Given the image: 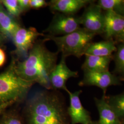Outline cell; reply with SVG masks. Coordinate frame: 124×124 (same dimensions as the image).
I'll use <instances>...</instances> for the list:
<instances>
[{
  "mask_svg": "<svg viewBox=\"0 0 124 124\" xmlns=\"http://www.w3.org/2000/svg\"><path fill=\"white\" fill-rule=\"evenodd\" d=\"M78 76L77 71H72L67 66L66 58L62 56L60 61L56 65L50 75L52 88L63 89L66 91L67 81L72 77Z\"/></svg>",
  "mask_w": 124,
  "mask_h": 124,
  "instance_id": "30bf717a",
  "label": "cell"
},
{
  "mask_svg": "<svg viewBox=\"0 0 124 124\" xmlns=\"http://www.w3.org/2000/svg\"><path fill=\"white\" fill-rule=\"evenodd\" d=\"M80 24V17L58 13L54 17L45 32L53 36H65L79 30Z\"/></svg>",
  "mask_w": 124,
  "mask_h": 124,
  "instance_id": "8992f818",
  "label": "cell"
},
{
  "mask_svg": "<svg viewBox=\"0 0 124 124\" xmlns=\"http://www.w3.org/2000/svg\"><path fill=\"white\" fill-rule=\"evenodd\" d=\"M0 1L6 8L7 12L13 18H18L22 13L18 6V0H3Z\"/></svg>",
  "mask_w": 124,
  "mask_h": 124,
  "instance_id": "d6986e66",
  "label": "cell"
},
{
  "mask_svg": "<svg viewBox=\"0 0 124 124\" xmlns=\"http://www.w3.org/2000/svg\"><path fill=\"white\" fill-rule=\"evenodd\" d=\"M85 60L82 69L84 72H105L108 71L113 56L99 57L85 54Z\"/></svg>",
  "mask_w": 124,
  "mask_h": 124,
  "instance_id": "5bb4252c",
  "label": "cell"
},
{
  "mask_svg": "<svg viewBox=\"0 0 124 124\" xmlns=\"http://www.w3.org/2000/svg\"><path fill=\"white\" fill-rule=\"evenodd\" d=\"M121 124H124V120L121 121Z\"/></svg>",
  "mask_w": 124,
  "mask_h": 124,
  "instance_id": "f546056e",
  "label": "cell"
},
{
  "mask_svg": "<svg viewBox=\"0 0 124 124\" xmlns=\"http://www.w3.org/2000/svg\"><path fill=\"white\" fill-rule=\"evenodd\" d=\"M42 35L35 28L20 27L12 38L15 46L14 53L18 58H26L29 51L35 44L36 40L39 36Z\"/></svg>",
  "mask_w": 124,
  "mask_h": 124,
  "instance_id": "5b68a950",
  "label": "cell"
},
{
  "mask_svg": "<svg viewBox=\"0 0 124 124\" xmlns=\"http://www.w3.org/2000/svg\"><path fill=\"white\" fill-rule=\"evenodd\" d=\"M4 38V37L0 33V44L2 42V40H3Z\"/></svg>",
  "mask_w": 124,
  "mask_h": 124,
  "instance_id": "83f0119b",
  "label": "cell"
},
{
  "mask_svg": "<svg viewBox=\"0 0 124 124\" xmlns=\"http://www.w3.org/2000/svg\"><path fill=\"white\" fill-rule=\"evenodd\" d=\"M93 1L89 0H52L48 3L51 9L62 14L74 15Z\"/></svg>",
  "mask_w": 124,
  "mask_h": 124,
  "instance_id": "8fae6325",
  "label": "cell"
},
{
  "mask_svg": "<svg viewBox=\"0 0 124 124\" xmlns=\"http://www.w3.org/2000/svg\"><path fill=\"white\" fill-rule=\"evenodd\" d=\"M92 3L80 17V22L84 29L96 35L104 33V17L100 7Z\"/></svg>",
  "mask_w": 124,
  "mask_h": 124,
  "instance_id": "ba28073f",
  "label": "cell"
},
{
  "mask_svg": "<svg viewBox=\"0 0 124 124\" xmlns=\"http://www.w3.org/2000/svg\"><path fill=\"white\" fill-rule=\"evenodd\" d=\"M21 27L0 2V33L5 38L12 39L16 31Z\"/></svg>",
  "mask_w": 124,
  "mask_h": 124,
  "instance_id": "9a60e30c",
  "label": "cell"
},
{
  "mask_svg": "<svg viewBox=\"0 0 124 124\" xmlns=\"http://www.w3.org/2000/svg\"><path fill=\"white\" fill-rule=\"evenodd\" d=\"M103 96L101 98H94V101L99 114L98 124H121V121L116 115Z\"/></svg>",
  "mask_w": 124,
  "mask_h": 124,
  "instance_id": "4fadbf2b",
  "label": "cell"
},
{
  "mask_svg": "<svg viewBox=\"0 0 124 124\" xmlns=\"http://www.w3.org/2000/svg\"><path fill=\"white\" fill-rule=\"evenodd\" d=\"M104 33L107 38L115 37L124 29V17L114 11H108L104 14Z\"/></svg>",
  "mask_w": 124,
  "mask_h": 124,
  "instance_id": "7c38bea8",
  "label": "cell"
},
{
  "mask_svg": "<svg viewBox=\"0 0 124 124\" xmlns=\"http://www.w3.org/2000/svg\"><path fill=\"white\" fill-rule=\"evenodd\" d=\"M6 60V56L4 51L0 48V67L3 65Z\"/></svg>",
  "mask_w": 124,
  "mask_h": 124,
  "instance_id": "cb8c5ba5",
  "label": "cell"
},
{
  "mask_svg": "<svg viewBox=\"0 0 124 124\" xmlns=\"http://www.w3.org/2000/svg\"><path fill=\"white\" fill-rule=\"evenodd\" d=\"M95 34L84 28L63 36H49L46 40H52L58 47V52L65 58L74 56L78 58L85 55Z\"/></svg>",
  "mask_w": 124,
  "mask_h": 124,
  "instance_id": "277c9868",
  "label": "cell"
},
{
  "mask_svg": "<svg viewBox=\"0 0 124 124\" xmlns=\"http://www.w3.org/2000/svg\"><path fill=\"white\" fill-rule=\"evenodd\" d=\"M88 124H98L97 121H92L91 122H90Z\"/></svg>",
  "mask_w": 124,
  "mask_h": 124,
  "instance_id": "f1b7e54d",
  "label": "cell"
},
{
  "mask_svg": "<svg viewBox=\"0 0 124 124\" xmlns=\"http://www.w3.org/2000/svg\"><path fill=\"white\" fill-rule=\"evenodd\" d=\"M124 2L123 0H99L98 5L102 9L108 11H114L116 12Z\"/></svg>",
  "mask_w": 124,
  "mask_h": 124,
  "instance_id": "ffe728a7",
  "label": "cell"
},
{
  "mask_svg": "<svg viewBox=\"0 0 124 124\" xmlns=\"http://www.w3.org/2000/svg\"><path fill=\"white\" fill-rule=\"evenodd\" d=\"M66 91L70 97V106L67 113L70 120V124H88L92 120L89 112L83 107L80 101V96L82 91L72 93L67 89Z\"/></svg>",
  "mask_w": 124,
  "mask_h": 124,
  "instance_id": "9c48e42d",
  "label": "cell"
},
{
  "mask_svg": "<svg viewBox=\"0 0 124 124\" xmlns=\"http://www.w3.org/2000/svg\"><path fill=\"white\" fill-rule=\"evenodd\" d=\"M117 47L115 42L111 40H105L92 43L89 45L85 54L99 57H111L115 52Z\"/></svg>",
  "mask_w": 124,
  "mask_h": 124,
  "instance_id": "2e32d148",
  "label": "cell"
},
{
  "mask_svg": "<svg viewBox=\"0 0 124 124\" xmlns=\"http://www.w3.org/2000/svg\"><path fill=\"white\" fill-rule=\"evenodd\" d=\"M47 3L44 0H30V5L31 8L34 9H39L46 6Z\"/></svg>",
  "mask_w": 124,
  "mask_h": 124,
  "instance_id": "7402d4cb",
  "label": "cell"
},
{
  "mask_svg": "<svg viewBox=\"0 0 124 124\" xmlns=\"http://www.w3.org/2000/svg\"><path fill=\"white\" fill-rule=\"evenodd\" d=\"M115 39L121 43H124V29L119 35L115 37Z\"/></svg>",
  "mask_w": 124,
  "mask_h": 124,
  "instance_id": "d4e9b609",
  "label": "cell"
},
{
  "mask_svg": "<svg viewBox=\"0 0 124 124\" xmlns=\"http://www.w3.org/2000/svg\"><path fill=\"white\" fill-rule=\"evenodd\" d=\"M116 13L120 14V15L123 16L124 17V0L123 4L119 10L116 12Z\"/></svg>",
  "mask_w": 124,
  "mask_h": 124,
  "instance_id": "484cf974",
  "label": "cell"
},
{
  "mask_svg": "<svg viewBox=\"0 0 124 124\" xmlns=\"http://www.w3.org/2000/svg\"><path fill=\"white\" fill-rule=\"evenodd\" d=\"M108 105L115 112L121 121L124 120V91L114 96L105 97Z\"/></svg>",
  "mask_w": 124,
  "mask_h": 124,
  "instance_id": "e0dca14e",
  "label": "cell"
},
{
  "mask_svg": "<svg viewBox=\"0 0 124 124\" xmlns=\"http://www.w3.org/2000/svg\"><path fill=\"white\" fill-rule=\"evenodd\" d=\"M0 124H24L21 117L15 112L3 114L0 119Z\"/></svg>",
  "mask_w": 124,
  "mask_h": 124,
  "instance_id": "44dd1931",
  "label": "cell"
},
{
  "mask_svg": "<svg viewBox=\"0 0 124 124\" xmlns=\"http://www.w3.org/2000/svg\"><path fill=\"white\" fill-rule=\"evenodd\" d=\"M114 59L115 62L114 75L120 81H124V43H121L117 47Z\"/></svg>",
  "mask_w": 124,
  "mask_h": 124,
  "instance_id": "ac0fdd59",
  "label": "cell"
},
{
  "mask_svg": "<svg viewBox=\"0 0 124 124\" xmlns=\"http://www.w3.org/2000/svg\"><path fill=\"white\" fill-rule=\"evenodd\" d=\"M9 106L8 105H0V116L4 113L6 109Z\"/></svg>",
  "mask_w": 124,
  "mask_h": 124,
  "instance_id": "4316f807",
  "label": "cell"
},
{
  "mask_svg": "<svg viewBox=\"0 0 124 124\" xmlns=\"http://www.w3.org/2000/svg\"><path fill=\"white\" fill-rule=\"evenodd\" d=\"M16 60L13 59L9 67L0 74V105L10 106L23 101L35 82L24 80L15 70Z\"/></svg>",
  "mask_w": 124,
  "mask_h": 124,
  "instance_id": "3957f363",
  "label": "cell"
},
{
  "mask_svg": "<svg viewBox=\"0 0 124 124\" xmlns=\"http://www.w3.org/2000/svg\"><path fill=\"white\" fill-rule=\"evenodd\" d=\"M18 4L21 13L25 12L31 8L30 0H18Z\"/></svg>",
  "mask_w": 124,
  "mask_h": 124,
  "instance_id": "603a6c76",
  "label": "cell"
},
{
  "mask_svg": "<svg viewBox=\"0 0 124 124\" xmlns=\"http://www.w3.org/2000/svg\"><path fill=\"white\" fill-rule=\"evenodd\" d=\"M58 54L50 51L42 42L35 43L26 58L23 61H16V71L23 79L51 89L50 75L57 65Z\"/></svg>",
  "mask_w": 124,
  "mask_h": 124,
  "instance_id": "7a4b0ae2",
  "label": "cell"
},
{
  "mask_svg": "<svg viewBox=\"0 0 124 124\" xmlns=\"http://www.w3.org/2000/svg\"><path fill=\"white\" fill-rule=\"evenodd\" d=\"M24 112L26 124H69L63 102L52 92L33 94L27 100Z\"/></svg>",
  "mask_w": 124,
  "mask_h": 124,
  "instance_id": "6da1fadb",
  "label": "cell"
},
{
  "mask_svg": "<svg viewBox=\"0 0 124 124\" xmlns=\"http://www.w3.org/2000/svg\"><path fill=\"white\" fill-rule=\"evenodd\" d=\"M121 84L120 80L115 75L109 71L105 72H85L84 76L79 85L84 86H95L102 89L103 96H105L108 87Z\"/></svg>",
  "mask_w": 124,
  "mask_h": 124,
  "instance_id": "52a82bcc",
  "label": "cell"
}]
</instances>
